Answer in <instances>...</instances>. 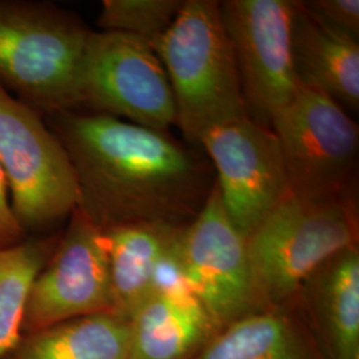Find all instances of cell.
Segmentation results:
<instances>
[{"label":"cell","mask_w":359,"mask_h":359,"mask_svg":"<svg viewBox=\"0 0 359 359\" xmlns=\"http://www.w3.org/2000/svg\"><path fill=\"white\" fill-rule=\"evenodd\" d=\"M185 1V0H184ZM182 0H104L97 20L100 31L121 32L147 41L151 47L173 25Z\"/></svg>","instance_id":"d6986e66"},{"label":"cell","mask_w":359,"mask_h":359,"mask_svg":"<svg viewBox=\"0 0 359 359\" xmlns=\"http://www.w3.org/2000/svg\"><path fill=\"white\" fill-rule=\"evenodd\" d=\"M290 301L325 359L359 358V244L326 259Z\"/></svg>","instance_id":"7c38bea8"},{"label":"cell","mask_w":359,"mask_h":359,"mask_svg":"<svg viewBox=\"0 0 359 359\" xmlns=\"http://www.w3.org/2000/svg\"><path fill=\"white\" fill-rule=\"evenodd\" d=\"M129 320L102 311L22 334L0 359H129Z\"/></svg>","instance_id":"e0dca14e"},{"label":"cell","mask_w":359,"mask_h":359,"mask_svg":"<svg viewBox=\"0 0 359 359\" xmlns=\"http://www.w3.org/2000/svg\"><path fill=\"white\" fill-rule=\"evenodd\" d=\"M27 233L13 216L8 184L0 164V249L10 248L26 240Z\"/></svg>","instance_id":"44dd1931"},{"label":"cell","mask_w":359,"mask_h":359,"mask_svg":"<svg viewBox=\"0 0 359 359\" xmlns=\"http://www.w3.org/2000/svg\"><path fill=\"white\" fill-rule=\"evenodd\" d=\"M0 164L13 216L27 236L56 233L79 204L74 168L43 115L1 86Z\"/></svg>","instance_id":"5b68a950"},{"label":"cell","mask_w":359,"mask_h":359,"mask_svg":"<svg viewBox=\"0 0 359 359\" xmlns=\"http://www.w3.org/2000/svg\"><path fill=\"white\" fill-rule=\"evenodd\" d=\"M292 55L299 86L332 99L347 114L359 109V40L334 32L295 1Z\"/></svg>","instance_id":"5bb4252c"},{"label":"cell","mask_w":359,"mask_h":359,"mask_svg":"<svg viewBox=\"0 0 359 359\" xmlns=\"http://www.w3.org/2000/svg\"><path fill=\"white\" fill-rule=\"evenodd\" d=\"M152 50L170 83L176 124L191 144L198 145L208 130L246 116L219 1L185 0Z\"/></svg>","instance_id":"3957f363"},{"label":"cell","mask_w":359,"mask_h":359,"mask_svg":"<svg viewBox=\"0 0 359 359\" xmlns=\"http://www.w3.org/2000/svg\"><path fill=\"white\" fill-rule=\"evenodd\" d=\"M357 359H359V358H357Z\"/></svg>","instance_id":"7402d4cb"},{"label":"cell","mask_w":359,"mask_h":359,"mask_svg":"<svg viewBox=\"0 0 359 359\" xmlns=\"http://www.w3.org/2000/svg\"><path fill=\"white\" fill-rule=\"evenodd\" d=\"M289 192L301 198L357 197L359 129L344 108L302 86L273 120Z\"/></svg>","instance_id":"8992f818"},{"label":"cell","mask_w":359,"mask_h":359,"mask_svg":"<svg viewBox=\"0 0 359 359\" xmlns=\"http://www.w3.org/2000/svg\"><path fill=\"white\" fill-rule=\"evenodd\" d=\"M299 3L322 26L359 40V0H308Z\"/></svg>","instance_id":"ffe728a7"},{"label":"cell","mask_w":359,"mask_h":359,"mask_svg":"<svg viewBox=\"0 0 359 359\" xmlns=\"http://www.w3.org/2000/svg\"><path fill=\"white\" fill-rule=\"evenodd\" d=\"M129 330V359H194L219 332L191 292L151 293Z\"/></svg>","instance_id":"4fadbf2b"},{"label":"cell","mask_w":359,"mask_h":359,"mask_svg":"<svg viewBox=\"0 0 359 359\" xmlns=\"http://www.w3.org/2000/svg\"><path fill=\"white\" fill-rule=\"evenodd\" d=\"M43 117L74 168L77 208L103 231L130 222L188 225L215 185L210 163L164 130L87 111Z\"/></svg>","instance_id":"6da1fadb"},{"label":"cell","mask_w":359,"mask_h":359,"mask_svg":"<svg viewBox=\"0 0 359 359\" xmlns=\"http://www.w3.org/2000/svg\"><path fill=\"white\" fill-rule=\"evenodd\" d=\"M198 145L217 173L226 215L248 238L290 193L276 133L244 116L208 130Z\"/></svg>","instance_id":"30bf717a"},{"label":"cell","mask_w":359,"mask_h":359,"mask_svg":"<svg viewBox=\"0 0 359 359\" xmlns=\"http://www.w3.org/2000/svg\"><path fill=\"white\" fill-rule=\"evenodd\" d=\"M294 8V0L219 1L246 116L269 129L299 87L292 55Z\"/></svg>","instance_id":"ba28073f"},{"label":"cell","mask_w":359,"mask_h":359,"mask_svg":"<svg viewBox=\"0 0 359 359\" xmlns=\"http://www.w3.org/2000/svg\"><path fill=\"white\" fill-rule=\"evenodd\" d=\"M358 198L311 200L287 194L248 238L257 290L266 308L294 298L335 253L359 244Z\"/></svg>","instance_id":"277c9868"},{"label":"cell","mask_w":359,"mask_h":359,"mask_svg":"<svg viewBox=\"0 0 359 359\" xmlns=\"http://www.w3.org/2000/svg\"><path fill=\"white\" fill-rule=\"evenodd\" d=\"M90 34L56 4L0 0V86L43 116L77 111Z\"/></svg>","instance_id":"7a4b0ae2"},{"label":"cell","mask_w":359,"mask_h":359,"mask_svg":"<svg viewBox=\"0 0 359 359\" xmlns=\"http://www.w3.org/2000/svg\"><path fill=\"white\" fill-rule=\"evenodd\" d=\"M60 233L27 237L0 249V358L22 337V322L31 286L51 258Z\"/></svg>","instance_id":"ac0fdd59"},{"label":"cell","mask_w":359,"mask_h":359,"mask_svg":"<svg viewBox=\"0 0 359 359\" xmlns=\"http://www.w3.org/2000/svg\"><path fill=\"white\" fill-rule=\"evenodd\" d=\"M102 311H114L103 231L76 206L31 286L22 334Z\"/></svg>","instance_id":"8fae6325"},{"label":"cell","mask_w":359,"mask_h":359,"mask_svg":"<svg viewBox=\"0 0 359 359\" xmlns=\"http://www.w3.org/2000/svg\"><path fill=\"white\" fill-rule=\"evenodd\" d=\"M77 111L164 132L176 124L175 97L160 59L147 41L121 32L92 31Z\"/></svg>","instance_id":"52a82bcc"},{"label":"cell","mask_w":359,"mask_h":359,"mask_svg":"<svg viewBox=\"0 0 359 359\" xmlns=\"http://www.w3.org/2000/svg\"><path fill=\"white\" fill-rule=\"evenodd\" d=\"M194 359H325L292 301L221 329Z\"/></svg>","instance_id":"9a60e30c"},{"label":"cell","mask_w":359,"mask_h":359,"mask_svg":"<svg viewBox=\"0 0 359 359\" xmlns=\"http://www.w3.org/2000/svg\"><path fill=\"white\" fill-rule=\"evenodd\" d=\"M180 255L191 292L219 330L266 309L246 238L226 215L216 181L203 209L182 231Z\"/></svg>","instance_id":"9c48e42d"},{"label":"cell","mask_w":359,"mask_h":359,"mask_svg":"<svg viewBox=\"0 0 359 359\" xmlns=\"http://www.w3.org/2000/svg\"><path fill=\"white\" fill-rule=\"evenodd\" d=\"M185 226L170 222H130L102 229L114 313L129 320L152 293L154 269Z\"/></svg>","instance_id":"2e32d148"}]
</instances>
